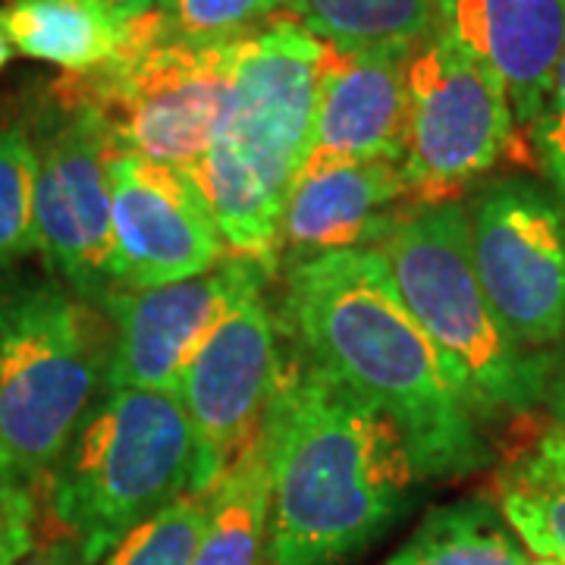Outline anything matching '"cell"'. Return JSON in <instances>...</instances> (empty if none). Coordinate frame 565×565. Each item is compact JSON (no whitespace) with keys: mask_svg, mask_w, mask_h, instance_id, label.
<instances>
[{"mask_svg":"<svg viewBox=\"0 0 565 565\" xmlns=\"http://www.w3.org/2000/svg\"><path fill=\"white\" fill-rule=\"evenodd\" d=\"M236 44L180 39L148 10L129 20L114 61L66 85L102 114L122 154L192 170L221 120Z\"/></svg>","mask_w":565,"mask_h":565,"instance_id":"52a82bcc","label":"cell"},{"mask_svg":"<svg viewBox=\"0 0 565 565\" xmlns=\"http://www.w3.org/2000/svg\"><path fill=\"white\" fill-rule=\"evenodd\" d=\"M163 25L189 41H236L267 25L286 0H154Z\"/></svg>","mask_w":565,"mask_h":565,"instance_id":"cb8c5ba5","label":"cell"},{"mask_svg":"<svg viewBox=\"0 0 565 565\" xmlns=\"http://www.w3.org/2000/svg\"><path fill=\"white\" fill-rule=\"evenodd\" d=\"M35 230L47 270L102 308L120 289L110 233V163L120 154L104 117L61 82L35 126Z\"/></svg>","mask_w":565,"mask_h":565,"instance_id":"ba28073f","label":"cell"},{"mask_svg":"<svg viewBox=\"0 0 565 565\" xmlns=\"http://www.w3.org/2000/svg\"><path fill=\"white\" fill-rule=\"evenodd\" d=\"M497 505L515 537L565 565V434H544L515 452L497 478Z\"/></svg>","mask_w":565,"mask_h":565,"instance_id":"d6986e66","label":"cell"},{"mask_svg":"<svg viewBox=\"0 0 565 565\" xmlns=\"http://www.w3.org/2000/svg\"><path fill=\"white\" fill-rule=\"evenodd\" d=\"M17 565H88L76 541H70L66 534L61 537H47V541H32V546L20 556Z\"/></svg>","mask_w":565,"mask_h":565,"instance_id":"4316f807","label":"cell"},{"mask_svg":"<svg viewBox=\"0 0 565 565\" xmlns=\"http://www.w3.org/2000/svg\"><path fill=\"white\" fill-rule=\"evenodd\" d=\"M195 437L173 390L110 386L44 481L51 515L98 565L129 527L192 487Z\"/></svg>","mask_w":565,"mask_h":565,"instance_id":"8992f818","label":"cell"},{"mask_svg":"<svg viewBox=\"0 0 565 565\" xmlns=\"http://www.w3.org/2000/svg\"><path fill=\"white\" fill-rule=\"evenodd\" d=\"M437 29L497 73L527 132L565 51V0H440Z\"/></svg>","mask_w":565,"mask_h":565,"instance_id":"2e32d148","label":"cell"},{"mask_svg":"<svg viewBox=\"0 0 565 565\" xmlns=\"http://www.w3.org/2000/svg\"><path fill=\"white\" fill-rule=\"evenodd\" d=\"M274 270L267 264L226 255L217 267L189 280L163 282L151 289H117L102 305L110 323V386L173 390L185 364L217 330V323L258 296Z\"/></svg>","mask_w":565,"mask_h":565,"instance_id":"7c38bea8","label":"cell"},{"mask_svg":"<svg viewBox=\"0 0 565 565\" xmlns=\"http://www.w3.org/2000/svg\"><path fill=\"white\" fill-rule=\"evenodd\" d=\"M321 66L323 41L296 20L267 22L239 39L214 139L189 170L226 252L270 270L282 207L311 141Z\"/></svg>","mask_w":565,"mask_h":565,"instance_id":"3957f363","label":"cell"},{"mask_svg":"<svg viewBox=\"0 0 565 565\" xmlns=\"http://www.w3.org/2000/svg\"><path fill=\"white\" fill-rule=\"evenodd\" d=\"M35 145L20 122H0V267L39 252L35 230Z\"/></svg>","mask_w":565,"mask_h":565,"instance_id":"603a6c76","label":"cell"},{"mask_svg":"<svg viewBox=\"0 0 565 565\" xmlns=\"http://www.w3.org/2000/svg\"><path fill=\"white\" fill-rule=\"evenodd\" d=\"M525 565H563V563H556V559H544V556H537V559H531V563Z\"/></svg>","mask_w":565,"mask_h":565,"instance_id":"4dcf8cb0","label":"cell"},{"mask_svg":"<svg viewBox=\"0 0 565 565\" xmlns=\"http://www.w3.org/2000/svg\"><path fill=\"white\" fill-rule=\"evenodd\" d=\"M211 490H185L129 527L98 565H192L207 519Z\"/></svg>","mask_w":565,"mask_h":565,"instance_id":"7402d4cb","label":"cell"},{"mask_svg":"<svg viewBox=\"0 0 565 565\" xmlns=\"http://www.w3.org/2000/svg\"><path fill=\"white\" fill-rule=\"evenodd\" d=\"M286 10L340 51L412 54L440 22V0H286Z\"/></svg>","mask_w":565,"mask_h":565,"instance_id":"ffe728a7","label":"cell"},{"mask_svg":"<svg viewBox=\"0 0 565 565\" xmlns=\"http://www.w3.org/2000/svg\"><path fill=\"white\" fill-rule=\"evenodd\" d=\"M98 3L117 10L126 20H136V17H145L148 10H154V0H98Z\"/></svg>","mask_w":565,"mask_h":565,"instance_id":"f1b7e54d","label":"cell"},{"mask_svg":"<svg viewBox=\"0 0 565 565\" xmlns=\"http://www.w3.org/2000/svg\"><path fill=\"white\" fill-rule=\"evenodd\" d=\"M110 233L120 289L189 280L230 255L189 170L122 151L110 163Z\"/></svg>","mask_w":565,"mask_h":565,"instance_id":"4fadbf2b","label":"cell"},{"mask_svg":"<svg viewBox=\"0 0 565 565\" xmlns=\"http://www.w3.org/2000/svg\"><path fill=\"white\" fill-rule=\"evenodd\" d=\"M0 29L13 51L70 76L110 63L129 39V20L98 0H13L0 10Z\"/></svg>","mask_w":565,"mask_h":565,"instance_id":"e0dca14e","label":"cell"},{"mask_svg":"<svg viewBox=\"0 0 565 565\" xmlns=\"http://www.w3.org/2000/svg\"><path fill=\"white\" fill-rule=\"evenodd\" d=\"M110 323L54 274L0 267V462L32 487L107 390Z\"/></svg>","mask_w":565,"mask_h":565,"instance_id":"5b68a950","label":"cell"},{"mask_svg":"<svg viewBox=\"0 0 565 565\" xmlns=\"http://www.w3.org/2000/svg\"><path fill=\"white\" fill-rule=\"evenodd\" d=\"M35 487L0 462V565H17L35 541Z\"/></svg>","mask_w":565,"mask_h":565,"instance_id":"484cf974","label":"cell"},{"mask_svg":"<svg viewBox=\"0 0 565 565\" xmlns=\"http://www.w3.org/2000/svg\"><path fill=\"white\" fill-rule=\"evenodd\" d=\"M374 248L481 422L522 418L544 403L553 355L522 349L487 302L462 202L408 207Z\"/></svg>","mask_w":565,"mask_h":565,"instance_id":"277c9868","label":"cell"},{"mask_svg":"<svg viewBox=\"0 0 565 565\" xmlns=\"http://www.w3.org/2000/svg\"><path fill=\"white\" fill-rule=\"evenodd\" d=\"M546 408H550V418L553 427H559L565 434V340L563 345L553 352V364H550V381H546Z\"/></svg>","mask_w":565,"mask_h":565,"instance_id":"83f0119b","label":"cell"},{"mask_svg":"<svg viewBox=\"0 0 565 565\" xmlns=\"http://www.w3.org/2000/svg\"><path fill=\"white\" fill-rule=\"evenodd\" d=\"M264 565H337L399 519L418 478L399 430L299 355L267 412Z\"/></svg>","mask_w":565,"mask_h":565,"instance_id":"7a4b0ae2","label":"cell"},{"mask_svg":"<svg viewBox=\"0 0 565 565\" xmlns=\"http://www.w3.org/2000/svg\"><path fill=\"white\" fill-rule=\"evenodd\" d=\"M270 534V434L258 437L226 465L211 487L207 519L192 565H264Z\"/></svg>","mask_w":565,"mask_h":565,"instance_id":"ac0fdd59","label":"cell"},{"mask_svg":"<svg viewBox=\"0 0 565 565\" xmlns=\"http://www.w3.org/2000/svg\"><path fill=\"white\" fill-rule=\"evenodd\" d=\"M405 61L408 54L396 51L323 44L315 126L299 177L343 163L403 161Z\"/></svg>","mask_w":565,"mask_h":565,"instance_id":"5bb4252c","label":"cell"},{"mask_svg":"<svg viewBox=\"0 0 565 565\" xmlns=\"http://www.w3.org/2000/svg\"><path fill=\"white\" fill-rule=\"evenodd\" d=\"M280 333L264 292L236 305L185 364L177 396L195 437L189 490H211L258 437L280 390Z\"/></svg>","mask_w":565,"mask_h":565,"instance_id":"8fae6325","label":"cell"},{"mask_svg":"<svg viewBox=\"0 0 565 565\" xmlns=\"http://www.w3.org/2000/svg\"><path fill=\"white\" fill-rule=\"evenodd\" d=\"M525 136L527 151L544 177V185L565 207V51L546 85L544 104Z\"/></svg>","mask_w":565,"mask_h":565,"instance_id":"d4e9b609","label":"cell"},{"mask_svg":"<svg viewBox=\"0 0 565 565\" xmlns=\"http://www.w3.org/2000/svg\"><path fill=\"white\" fill-rule=\"evenodd\" d=\"M10 57H13V47H10V41L3 35V29H0V70L10 63Z\"/></svg>","mask_w":565,"mask_h":565,"instance_id":"f546056e","label":"cell"},{"mask_svg":"<svg viewBox=\"0 0 565 565\" xmlns=\"http://www.w3.org/2000/svg\"><path fill=\"white\" fill-rule=\"evenodd\" d=\"M525 544L484 500L430 509L384 565H525Z\"/></svg>","mask_w":565,"mask_h":565,"instance_id":"44dd1931","label":"cell"},{"mask_svg":"<svg viewBox=\"0 0 565 565\" xmlns=\"http://www.w3.org/2000/svg\"><path fill=\"white\" fill-rule=\"evenodd\" d=\"M515 139L497 73L434 29L405 61L403 180L415 204L459 202Z\"/></svg>","mask_w":565,"mask_h":565,"instance_id":"9c48e42d","label":"cell"},{"mask_svg":"<svg viewBox=\"0 0 565 565\" xmlns=\"http://www.w3.org/2000/svg\"><path fill=\"white\" fill-rule=\"evenodd\" d=\"M465 207L487 302L522 349L553 355L565 340V207L527 177L487 182Z\"/></svg>","mask_w":565,"mask_h":565,"instance_id":"30bf717a","label":"cell"},{"mask_svg":"<svg viewBox=\"0 0 565 565\" xmlns=\"http://www.w3.org/2000/svg\"><path fill=\"white\" fill-rule=\"evenodd\" d=\"M403 199H408V189L396 161L343 163L302 173L282 207L277 264L292 267L343 248H374L403 214H393Z\"/></svg>","mask_w":565,"mask_h":565,"instance_id":"9a60e30c","label":"cell"},{"mask_svg":"<svg viewBox=\"0 0 565 565\" xmlns=\"http://www.w3.org/2000/svg\"><path fill=\"white\" fill-rule=\"evenodd\" d=\"M282 315L305 362L393 422L418 478H462L490 465L487 424L396 296L377 248L286 267Z\"/></svg>","mask_w":565,"mask_h":565,"instance_id":"6da1fadb","label":"cell"}]
</instances>
